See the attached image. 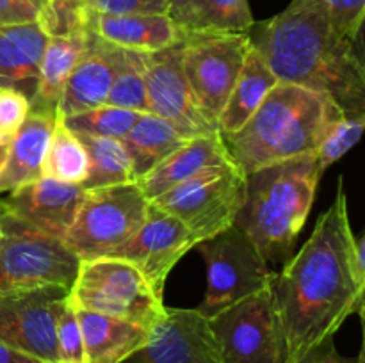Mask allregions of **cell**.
<instances>
[{
    "instance_id": "obj_16",
    "label": "cell",
    "mask_w": 365,
    "mask_h": 363,
    "mask_svg": "<svg viewBox=\"0 0 365 363\" xmlns=\"http://www.w3.org/2000/svg\"><path fill=\"white\" fill-rule=\"evenodd\" d=\"M84 192L82 185L39 178L2 194L0 203L21 223L63 241L73 223Z\"/></svg>"
},
{
    "instance_id": "obj_5",
    "label": "cell",
    "mask_w": 365,
    "mask_h": 363,
    "mask_svg": "<svg viewBox=\"0 0 365 363\" xmlns=\"http://www.w3.org/2000/svg\"><path fill=\"white\" fill-rule=\"evenodd\" d=\"M75 306L152 330L166 305L130 262L114 256L81 262L70 288Z\"/></svg>"
},
{
    "instance_id": "obj_22",
    "label": "cell",
    "mask_w": 365,
    "mask_h": 363,
    "mask_svg": "<svg viewBox=\"0 0 365 363\" xmlns=\"http://www.w3.org/2000/svg\"><path fill=\"white\" fill-rule=\"evenodd\" d=\"M77 319L88 363H121L148 342L150 331L128 320L81 308H77Z\"/></svg>"
},
{
    "instance_id": "obj_41",
    "label": "cell",
    "mask_w": 365,
    "mask_h": 363,
    "mask_svg": "<svg viewBox=\"0 0 365 363\" xmlns=\"http://www.w3.org/2000/svg\"><path fill=\"white\" fill-rule=\"evenodd\" d=\"M31 2L38 7L39 13H41V16H43V13H45V9H46V0H31ZM39 20H41V18H39Z\"/></svg>"
},
{
    "instance_id": "obj_33",
    "label": "cell",
    "mask_w": 365,
    "mask_h": 363,
    "mask_svg": "<svg viewBox=\"0 0 365 363\" xmlns=\"http://www.w3.org/2000/svg\"><path fill=\"white\" fill-rule=\"evenodd\" d=\"M327 9L331 25L344 38L362 39L365 0H317Z\"/></svg>"
},
{
    "instance_id": "obj_15",
    "label": "cell",
    "mask_w": 365,
    "mask_h": 363,
    "mask_svg": "<svg viewBox=\"0 0 365 363\" xmlns=\"http://www.w3.org/2000/svg\"><path fill=\"white\" fill-rule=\"evenodd\" d=\"M121 363H223L210 322L198 310L168 308L145 347Z\"/></svg>"
},
{
    "instance_id": "obj_20",
    "label": "cell",
    "mask_w": 365,
    "mask_h": 363,
    "mask_svg": "<svg viewBox=\"0 0 365 363\" xmlns=\"http://www.w3.org/2000/svg\"><path fill=\"white\" fill-rule=\"evenodd\" d=\"M86 27L106 41L135 52H157L180 39L170 14H102L86 9Z\"/></svg>"
},
{
    "instance_id": "obj_13",
    "label": "cell",
    "mask_w": 365,
    "mask_h": 363,
    "mask_svg": "<svg viewBox=\"0 0 365 363\" xmlns=\"http://www.w3.org/2000/svg\"><path fill=\"white\" fill-rule=\"evenodd\" d=\"M145 82L150 114L163 117L185 139L220 132L200 109L187 84L182 68V34L168 48L145 53Z\"/></svg>"
},
{
    "instance_id": "obj_29",
    "label": "cell",
    "mask_w": 365,
    "mask_h": 363,
    "mask_svg": "<svg viewBox=\"0 0 365 363\" xmlns=\"http://www.w3.org/2000/svg\"><path fill=\"white\" fill-rule=\"evenodd\" d=\"M145 53L125 48L123 60L106 98L107 105L150 114L145 82Z\"/></svg>"
},
{
    "instance_id": "obj_6",
    "label": "cell",
    "mask_w": 365,
    "mask_h": 363,
    "mask_svg": "<svg viewBox=\"0 0 365 363\" xmlns=\"http://www.w3.org/2000/svg\"><path fill=\"white\" fill-rule=\"evenodd\" d=\"M148 205L135 182L88 189L64 244L81 262L109 256L141 228Z\"/></svg>"
},
{
    "instance_id": "obj_25",
    "label": "cell",
    "mask_w": 365,
    "mask_h": 363,
    "mask_svg": "<svg viewBox=\"0 0 365 363\" xmlns=\"http://www.w3.org/2000/svg\"><path fill=\"white\" fill-rule=\"evenodd\" d=\"M185 141L187 139L184 135L155 114H143L130 132L121 139L130 157L135 180L152 171Z\"/></svg>"
},
{
    "instance_id": "obj_14",
    "label": "cell",
    "mask_w": 365,
    "mask_h": 363,
    "mask_svg": "<svg viewBox=\"0 0 365 363\" xmlns=\"http://www.w3.org/2000/svg\"><path fill=\"white\" fill-rule=\"evenodd\" d=\"M198 244V238L184 223L150 203L141 228L109 256L130 262L163 299L171 269Z\"/></svg>"
},
{
    "instance_id": "obj_27",
    "label": "cell",
    "mask_w": 365,
    "mask_h": 363,
    "mask_svg": "<svg viewBox=\"0 0 365 363\" xmlns=\"http://www.w3.org/2000/svg\"><path fill=\"white\" fill-rule=\"evenodd\" d=\"M88 155V177L82 187L98 189L135 182L130 157L120 139L75 134Z\"/></svg>"
},
{
    "instance_id": "obj_2",
    "label": "cell",
    "mask_w": 365,
    "mask_h": 363,
    "mask_svg": "<svg viewBox=\"0 0 365 363\" xmlns=\"http://www.w3.org/2000/svg\"><path fill=\"white\" fill-rule=\"evenodd\" d=\"M248 36L278 82L327 95L346 114L365 112L362 39L339 34L317 0H292Z\"/></svg>"
},
{
    "instance_id": "obj_36",
    "label": "cell",
    "mask_w": 365,
    "mask_h": 363,
    "mask_svg": "<svg viewBox=\"0 0 365 363\" xmlns=\"http://www.w3.org/2000/svg\"><path fill=\"white\" fill-rule=\"evenodd\" d=\"M41 13L31 0H0V27L39 21Z\"/></svg>"
},
{
    "instance_id": "obj_37",
    "label": "cell",
    "mask_w": 365,
    "mask_h": 363,
    "mask_svg": "<svg viewBox=\"0 0 365 363\" xmlns=\"http://www.w3.org/2000/svg\"><path fill=\"white\" fill-rule=\"evenodd\" d=\"M298 363H364V352H360L355 358L341 354L337 347H335L334 337H331L321 342L314 349H310Z\"/></svg>"
},
{
    "instance_id": "obj_34",
    "label": "cell",
    "mask_w": 365,
    "mask_h": 363,
    "mask_svg": "<svg viewBox=\"0 0 365 363\" xmlns=\"http://www.w3.org/2000/svg\"><path fill=\"white\" fill-rule=\"evenodd\" d=\"M29 114V100L14 89L0 88V141H11Z\"/></svg>"
},
{
    "instance_id": "obj_43",
    "label": "cell",
    "mask_w": 365,
    "mask_h": 363,
    "mask_svg": "<svg viewBox=\"0 0 365 363\" xmlns=\"http://www.w3.org/2000/svg\"><path fill=\"white\" fill-rule=\"evenodd\" d=\"M82 2H84V6L88 7V9H91V6L96 2V0H82Z\"/></svg>"
},
{
    "instance_id": "obj_11",
    "label": "cell",
    "mask_w": 365,
    "mask_h": 363,
    "mask_svg": "<svg viewBox=\"0 0 365 363\" xmlns=\"http://www.w3.org/2000/svg\"><path fill=\"white\" fill-rule=\"evenodd\" d=\"M250 46L248 32L182 31V68L200 109L217 125L221 110L241 73Z\"/></svg>"
},
{
    "instance_id": "obj_1",
    "label": "cell",
    "mask_w": 365,
    "mask_h": 363,
    "mask_svg": "<svg viewBox=\"0 0 365 363\" xmlns=\"http://www.w3.org/2000/svg\"><path fill=\"white\" fill-rule=\"evenodd\" d=\"M365 237L348 216L344 178L307 244L274 274L273 295L285 337V363H298L331 338L353 313H364Z\"/></svg>"
},
{
    "instance_id": "obj_21",
    "label": "cell",
    "mask_w": 365,
    "mask_h": 363,
    "mask_svg": "<svg viewBox=\"0 0 365 363\" xmlns=\"http://www.w3.org/2000/svg\"><path fill=\"white\" fill-rule=\"evenodd\" d=\"M56 116L57 114L29 110L21 127L9 141L6 164L0 171V196L41 178L43 159Z\"/></svg>"
},
{
    "instance_id": "obj_3",
    "label": "cell",
    "mask_w": 365,
    "mask_h": 363,
    "mask_svg": "<svg viewBox=\"0 0 365 363\" xmlns=\"http://www.w3.org/2000/svg\"><path fill=\"white\" fill-rule=\"evenodd\" d=\"M346 112L327 95L278 82L252 117L234 134H221L235 166L245 174L316 153Z\"/></svg>"
},
{
    "instance_id": "obj_24",
    "label": "cell",
    "mask_w": 365,
    "mask_h": 363,
    "mask_svg": "<svg viewBox=\"0 0 365 363\" xmlns=\"http://www.w3.org/2000/svg\"><path fill=\"white\" fill-rule=\"evenodd\" d=\"M278 84V78L267 66L266 59L250 46L241 73L232 88L230 96L217 117L220 134H234L255 114L267 93Z\"/></svg>"
},
{
    "instance_id": "obj_18",
    "label": "cell",
    "mask_w": 365,
    "mask_h": 363,
    "mask_svg": "<svg viewBox=\"0 0 365 363\" xmlns=\"http://www.w3.org/2000/svg\"><path fill=\"white\" fill-rule=\"evenodd\" d=\"M225 164H234V160L220 132L196 135V137L187 139L180 148L175 149L152 171L138 178L135 184L139 185L146 199L152 201L157 196L164 194L187 178L195 177L200 171L207 167L225 166Z\"/></svg>"
},
{
    "instance_id": "obj_26",
    "label": "cell",
    "mask_w": 365,
    "mask_h": 363,
    "mask_svg": "<svg viewBox=\"0 0 365 363\" xmlns=\"http://www.w3.org/2000/svg\"><path fill=\"white\" fill-rule=\"evenodd\" d=\"M171 20L184 32L245 34L255 20L248 0H191Z\"/></svg>"
},
{
    "instance_id": "obj_39",
    "label": "cell",
    "mask_w": 365,
    "mask_h": 363,
    "mask_svg": "<svg viewBox=\"0 0 365 363\" xmlns=\"http://www.w3.org/2000/svg\"><path fill=\"white\" fill-rule=\"evenodd\" d=\"M189 2H191V0H171V2H170V13H168V14L173 18L175 14L180 13V11L184 9V7L187 6Z\"/></svg>"
},
{
    "instance_id": "obj_8",
    "label": "cell",
    "mask_w": 365,
    "mask_h": 363,
    "mask_svg": "<svg viewBox=\"0 0 365 363\" xmlns=\"http://www.w3.org/2000/svg\"><path fill=\"white\" fill-rule=\"evenodd\" d=\"M246 192V174L235 164L207 167L150 203L177 217L207 241L234 224Z\"/></svg>"
},
{
    "instance_id": "obj_40",
    "label": "cell",
    "mask_w": 365,
    "mask_h": 363,
    "mask_svg": "<svg viewBox=\"0 0 365 363\" xmlns=\"http://www.w3.org/2000/svg\"><path fill=\"white\" fill-rule=\"evenodd\" d=\"M7 152H9V141H0V171H2L4 164H6Z\"/></svg>"
},
{
    "instance_id": "obj_42",
    "label": "cell",
    "mask_w": 365,
    "mask_h": 363,
    "mask_svg": "<svg viewBox=\"0 0 365 363\" xmlns=\"http://www.w3.org/2000/svg\"><path fill=\"white\" fill-rule=\"evenodd\" d=\"M2 235H4V206L0 203V241H2Z\"/></svg>"
},
{
    "instance_id": "obj_30",
    "label": "cell",
    "mask_w": 365,
    "mask_h": 363,
    "mask_svg": "<svg viewBox=\"0 0 365 363\" xmlns=\"http://www.w3.org/2000/svg\"><path fill=\"white\" fill-rule=\"evenodd\" d=\"M143 112L135 110L121 109V107L103 105L93 107L84 112L63 116L64 125L70 128L73 134L93 135V137H107V139H123L130 132V128L138 123Z\"/></svg>"
},
{
    "instance_id": "obj_31",
    "label": "cell",
    "mask_w": 365,
    "mask_h": 363,
    "mask_svg": "<svg viewBox=\"0 0 365 363\" xmlns=\"http://www.w3.org/2000/svg\"><path fill=\"white\" fill-rule=\"evenodd\" d=\"M365 128V112L362 114H346L337 121L328 132L327 137L319 144L314 155L317 157L321 169H327L331 164L346 155L362 137Z\"/></svg>"
},
{
    "instance_id": "obj_9",
    "label": "cell",
    "mask_w": 365,
    "mask_h": 363,
    "mask_svg": "<svg viewBox=\"0 0 365 363\" xmlns=\"http://www.w3.org/2000/svg\"><path fill=\"white\" fill-rule=\"evenodd\" d=\"M198 246L207 265V290L196 310L207 319L273 285L269 263L235 224Z\"/></svg>"
},
{
    "instance_id": "obj_10",
    "label": "cell",
    "mask_w": 365,
    "mask_h": 363,
    "mask_svg": "<svg viewBox=\"0 0 365 363\" xmlns=\"http://www.w3.org/2000/svg\"><path fill=\"white\" fill-rule=\"evenodd\" d=\"M223 363H285V337L273 285L210 317Z\"/></svg>"
},
{
    "instance_id": "obj_17",
    "label": "cell",
    "mask_w": 365,
    "mask_h": 363,
    "mask_svg": "<svg viewBox=\"0 0 365 363\" xmlns=\"http://www.w3.org/2000/svg\"><path fill=\"white\" fill-rule=\"evenodd\" d=\"M123 53L125 48L106 41L86 27L84 52L68 78L57 112L71 116L103 105Z\"/></svg>"
},
{
    "instance_id": "obj_28",
    "label": "cell",
    "mask_w": 365,
    "mask_h": 363,
    "mask_svg": "<svg viewBox=\"0 0 365 363\" xmlns=\"http://www.w3.org/2000/svg\"><path fill=\"white\" fill-rule=\"evenodd\" d=\"M88 177V155L77 135L64 125L63 116L57 112L56 125L46 144L41 166V178L82 185Z\"/></svg>"
},
{
    "instance_id": "obj_7",
    "label": "cell",
    "mask_w": 365,
    "mask_h": 363,
    "mask_svg": "<svg viewBox=\"0 0 365 363\" xmlns=\"http://www.w3.org/2000/svg\"><path fill=\"white\" fill-rule=\"evenodd\" d=\"M81 260L64 241L21 223L4 209L0 241V294L39 287L71 288Z\"/></svg>"
},
{
    "instance_id": "obj_35",
    "label": "cell",
    "mask_w": 365,
    "mask_h": 363,
    "mask_svg": "<svg viewBox=\"0 0 365 363\" xmlns=\"http://www.w3.org/2000/svg\"><path fill=\"white\" fill-rule=\"evenodd\" d=\"M171 0H96L91 11L102 14H168Z\"/></svg>"
},
{
    "instance_id": "obj_23",
    "label": "cell",
    "mask_w": 365,
    "mask_h": 363,
    "mask_svg": "<svg viewBox=\"0 0 365 363\" xmlns=\"http://www.w3.org/2000/svg\"><path fill=\"white\" fill-rule=\"evenodd\" d=\"M84 46L86 27L66 36H50L39 64L38 88L29 102V110L57 114L61 96Z\"/></svg>"
},
{
    "instance_id": "obj_12",
    "label": "cell",
    "mask_w": 365,
    "mask_h": 363,
    "mask_svg": "<svg viewBox=\"0 0 365 363\" xmlns=\"http://www.w3.org/2000/svg\"><path fill=\"white\" fill-rule=\"evenodd\" d=\"M68 287H39L0 294V340L43 363H57V320Z\"/></svg>"
},
{
    "instance_id": "obj_38",
    "label": "cell",
    "mask_w": 365,
    "mask_h": 363,
    "mask_svg": "<svg viewBox=\"0 0 365 363\" xmlns=\"http://www.w3.org/2000/svg\"><path fill=\"white\" fill-rule=\"evenodd\" d=\"M0 363H43L24 351L0 340Z\"/></svg>"
},
{
    "instance_id": "obj_32",
    "label": "cell",
    "mask_w": 365,
    "mask_h": 363,
    "mask_svg": "<svg viewBox=\"0 0 365 363\" xmlns=\"http://www.w3.org/2000/svg\"><path fill=\"white\" fill-rule=\"evenodd\" d=\"M57 363H88L77 308L68 295L57 320Z\"/></svg>"
},
{
    "instance_id": "obj_19",
    "label": "cell",
    "mask_w": 365,
    "mask_h": 363,
    "mask_svg": "<svg viewBox=\"0 0 365 363\" xmlns=\"http://www.w3.org/2000/svg\"><path fill=\"white\" fill-rule=\"evenodd\" d=\"M48 38L39 21L0 27V88L20 91L31 102Z\"/></svg>"
},
{
    "instance_id": "obj_4",
    "label": "cell",
    "mask_w": 365,
    "mask_h": 363,
    "mask_svg": "<svg viewBox=\"0 0 365 363\" xmlns=\"http://www.w3.org/2000/svg\"><path fill=\"white\" fill-rule=\"evenodd\" d=\"M323 174L317 157H294L246 174V192L234 224L255 244L267 263L291 258L309 219Z\"/></svg>"
}]
</instances>
